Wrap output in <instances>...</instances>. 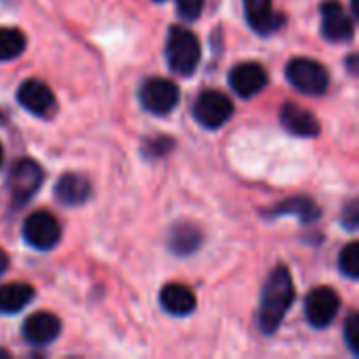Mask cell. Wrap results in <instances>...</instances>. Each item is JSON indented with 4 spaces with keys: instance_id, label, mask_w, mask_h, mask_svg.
Returning <instances> with one entry per match:
<instances>
[{
    "instance_id": "1",
    "label": "cell",
    "mask_w": 359,
    "mask_h": 359,
    "mask_svg": "<svg viewBox=\"0 0 359 359\" xmlns=\"http://www.w3.org/2000/svg\"><path fill=\"white\" fill-rule=\"evenodd\" d=\"M294 301V284H292V276L290 271L280 265L271 271L265 288H263V297H261V307H259V328L265 332V334H273L286 311L290 309Z\"/></svg>"
},
{
    "instance_id": "2",
    "label": "cell",
    "mask_w": 359,
    "mask_h": 359,
    "mask_svg": "<svg viewBox=\"0 0 359 359\" xmlns=\"http://www.w3.org/2000/svg\"><path fill=\"white\" fill-rule=\"evenodd\" d=\"M202 57V48L198 42V36L181 25H175L168 32L166 40V61L168 67L179 76H189L196 72Z\"/></svg>"
},
{
    "instance_id": "3",
    "label": "cell",
    "mask_w": 359,
    "mask_h": 359,
    "mask_svg": "<svg viewBox=\"0 0 359 359\" xmlns=\"http://www.w3.org/2000/svg\"><path fill=\"white\" fill-rule=\"evenodd\" d=\"M286 78L294 88H299L305 95H322L326 93L330 84L328 69L320 61H313L307 57L292 59L286 65Z\"/></svg>"
},
{
    "instance_id": "4",
    "label": "cell",
    "mask_w": 359,
    "mask_h": 359,
    "mask_svg": "<svg viewBox=\"0 0 359 359\" xmlns=\"http://www.w3.org/2000/svg\"><path fill=\"white\" fill-rule=\"evenodd\" d=\"M23 240L36 250H50L61 240V225L46 210L32 212L23 223Z\"/></svg>"
},
{
    "instance_id": "5",
    "label": "cell",
    "mask_w": 359,
    "mask_h": 359,
    "mask_svg": "<svg viewBox=\"0 0 359 359\" xmlns=\"http://www.w3.org/2000/svg\"><path fill=\"white\" fill-rule=\"evenodd\" d=\"M181 101L179 86L166 78H149L141 86V103L147 111L156 116L170 114Z\"/></svg>"
},
{
    "instance_id": "6",
    "label": "cell",
    "mask_w": 359,
    "mask_h": 359,
    "mask_svg": "<svg viewBox=\"0 0 359 359\" xmlns=\"http://www.w3.org/2000/svg\"><path fill=\"white\" fill-rule=\"evenodd\" d=\"M233 114V103L225 93L219 90H204L194 107L196 120L206 128H219L223 126Z\"/></svg>"
},
{
    "instance_id": "7",
    "label": "cell",
    "mask_w": 359,
    "mask_h": 359,
    "mask_svg": "<svg viewBox=\"0 0 359 359\" xmlns=\"http://www.w3.org/2000/svg\"><path fill=\"white\" fill-rule=\"evenodd\" d=\"M341 309V299L339 294L328 288V286H320L313 292H309L307 301H305V313L311 326L316 328H326L334 322V318L339 316Z\"/></svg>"
},
{
    "instance_id": "8",
    "label": "cell",
    "mask_w": 359,
    "mask_h": 359,
    "mask_svg": "<svg viewBox=\"0 0 359 359\" xmlns=\"http://www.w3.org/2000/svg\"><path fill=\"white\" fill-rule=\"evenodd\" d=\"M40 185H42V168L34 160L23 158L13 164L8 175V189L15 202H27L38 191Z\"/></svg>"
},
{
    "instance_id": "9",
    "label": "cell",
    "mask_w": 359,
    "mask_h": 359,
    "mask_svg": "<svg viewBox=\"0 0 359 359\" xmlns=\"http://www.w3.org/2000/svg\"><path fill=\"white\" fill-rule=\"evenodd\" d=\"M355 25L353 19L339 2L322 4V34L330 42H347L353 38Z\"/></svg>"
},
{
    "instance_id": "10",
    "label": "cell",
    "mask_w": 359,
    "mask_h": 359,
    "mask_svg": "<svg viewBox=\"0 0 359 359\" xmlns=\"http://www.w3.org/2000/svg\"><path fill=\"white\" fill-rule=\"evenodd\" d=\"M229 84L240 97H255L267 86V72L259 63H240L229 74Z\"/></svg>"
},
{
    "instance_id": "11",
    "label": "cell",
    "mask_w": 359,
    "mask_h": 359,
    "mask_svg": "<svg viewBox=\"0 0 359 359\" xmlns=\"http://www.w3.org/2000/svg\"><path fill=\"white\" fill-rule=\"evenodd\" d=\"M17 99H19V103H21L27 111H32V114H36V116H46V114L53 111V107H55L53 90H50L44 82L34 80V78H32V80H25V82L19 86Z\"/></svg>"
},
{
    "instance_id": "12",
    "label": "cell",
    "mask_w": 359,
    "mask_h": 359,
    "mask_svg": "<svg viewBox=\"0 0 359 359\" xmlns=\"http://www.w3.org/2000/svg\"><path fill=\"white\" fill-rule=\"evenodd\" d=\"M61 332V322L46 311L34 313L23 324V337L32 345H48L53 343Z\"/></svg>"
},
{
    "instance_id": "13",
    "label": "cell",
    "mask_w": 359,
    "mask_h": 359,
    "mask_svg": "<svg viewBox=\"0 0 359 359\" xmlns=\"http://www.w3.org/2000/svg\"><path fill=\"white\" fill-rule=\"evenodd\" d=\"M244 8L250 27L259 34H273L284 23V17L273 11L271 0H244Z\"/></svg>"
},
{
    "instance_id": "14",
    "label": "cell",
    "mask_w": 359,
    "mask_h": 359,
    "mask_svg": "<svg viewBox=\"0 0 359 359\" xmlns=\"http://www.w3.org/2000/svg\"><path fill=\"white\" fill-rule=\"evenodd\" d=\"M280 118H282L284 128L290 130L292 135H299V137H316L320 133L318 118L309 109H305V107H301L297 103H286L282 107Z\"/></svg>"
},
{
    "instance_id": "15",
    "label": "cell",
    "mask_w": 359,
    "mask_h": 359,
    "mask_svg": "<svg viewBox=\"0 0 359 359\" xmlns=\"http://www.w3.org/2000/svg\"><path fill=\"white\" fill-rule=\"evenodd\" d=\"M160 305L170 316H189L196 309V294L185 284H168L160 292Z\"/></svg>"
},
{
    "instance_id": "16",
    "label": "cell",
    "mask_w": 359,
    "mask_h": 359,
    "mask_svg": "<svg viewBox=\"0 0 359 359\" xmlns=\"http://www.w3.org/2000/svg\"><path fill=\"white\" fill-rule=\"evenodd\" d=\"M55 196L59 198V202L67 206L84 204L90 196V183L86 177L78 172H65L55 185Z\"/></svg>"
},
{
    "instance_id": "17",
    "label": "cell",
    "mask_w": 359,
    "mask_h": 359,
    "mask_svg": "<svg viewBox=\"0 0 359 359\" xmlns=\"http://www.w3.org/2000/svg\"><path fill=\"white\" fill-rule=\"evenodd\" d=\"M34 299V288L29 284H6L0 286V311L17 313Z\"/></svg>"
},
{
    "instance_id": "18",
    "label": "cell",
    "mask_w": 359,
    "mask_h": 359,
    "mask_svg": "<svg viewBox=\"0 0 359 359\" xmlns=\"http://www.w3.org/2000/svg\"><path fill=\"white\" fill-rule=\"evenodd\" d=\"M202 242V233L198 231V227L189 225V223H181L175 225L170 231V248L179 255H189L194 252Z\"/></svg>"
},
{
    "instance_id": "19",
    "label": "cell",
    "mask_w": 359,
    "mask_h": 359,
    "mask_svg": "<svg viewBox=\"0 0 359 359\" xmlns=\"http://www.w3.org/2000/svg\"><path fill=\"white\" fill-rule=\"evenodd\" d=\"M25 50V36L15 27H0V61L19 57Z\"/></svg>"
},
{
    "instance_id": "20",
    "label": "cell",
    "mask_w": 359,
    "mask_h": 359,
    "mask_svg": "<svg viewBox=\"0 0 359 359\" xmlns=\"http://www.w3.org/2000/svg\"><path fill=\"white\" fill-rule=\"evenodd\" d=\"M292 212L299 215L303 221H313L320 215L318 206L307 198H292V200L273 208V215H292Z\"/></svg>"
},
{
    "instance_id": "21",
    "label": "cell",
    "mask_w": 359,
    "mask_h": 359,
    "mask_svg": "<svg viewBox=\"0 0 359 359\" xmlns=\"http://www.w3.org/2000/svg\"><path fill=\"white\" fill-rule=\"evenodd\" d=\"M339 267H341V271L347 276V278H351V280H355L359 276V246L358 242H351V244H347L345 248H343V252H341V261H339Z\"/></svg>"
},
{
    "instance_id": "22",
    "label": "cell",
    "mask_w": 359,
    "mask_h": 359,
    "mask_svg": "<svg viewBox=\"0 0 359 359\" xmlns=\"http://www.w3.org/2000/svg\"><path fill=\"white\" fill-rule=\"evenodd\" d=\"M345 341L351 349V353H359V316L351 313L345 322Z\"/></svg>"
},
{
    "instance_id": "23",
    "label": "cell",
    "mask_w": 359,
    "mask_h": 359,
    "mask_svg": "<svg viewBox=\"0 0 359 359\" xmlns=\"http://www.w3.org/2000/svg\"><path fill=\"white\" fill-rule=\"evenodd\" d=\"M177 2V11L183 19L194 21L200 17L202 8H204V0H175Z\"/></svg>"
},
{
    "instance_id": "24",
    "label": "cell",
    "mask_w": 359,
    "mask_h": 359,
    "mask_svg": "<svg viewBox=\"0 0 359 359\" xmlns=\"http://www.w3.org/2000/svg\"><path fill=\"white\" fill-rule=\"evenodd\" d=\"M345 212H347V219H345V223H347V227L349 229H355V225H358V204L355 202H351L347 208H345Z\"/></svg>"
},
{
    "instance_id": "25",
    "label": "cell",
    "mask_w": 359,
    "mask_h": 359,
    "mask_svg": "<svg viewBox=\"0 0 359 359\" xmlns=\"http://www.w3.org/2000/svg\"><path fill=\"white\" fill-rule=\"evenodd\" d=\"M6 267H8V257H6L4 250H0V273L6 271Z\"/></svg>"
},
{
    "instance_id": "26",
    "label": "cell",
    "mask_w": 359,
    "mask_h": 359,
    "mask_svg": "<svg viewBox=\"0 0 359 359\" xmlns=\"http://www.w3.org/2000/svg\"><path fill=\"white\" fill-rule=\"evenodd\" d=\"M2 156H4V154H2V145H0V166H2Z\"/></svg>"
}]
</instances>
